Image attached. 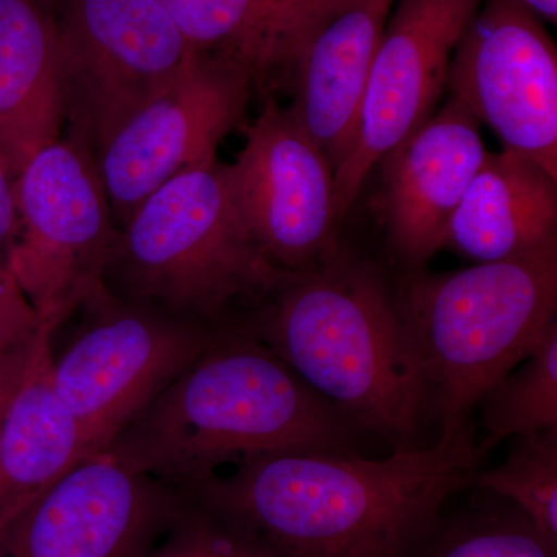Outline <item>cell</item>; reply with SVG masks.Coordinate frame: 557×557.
<instances>
[{
    "label": "cell",
    "mask_w": 557,
    "mask_h": 557,
    "mask_svg": "<svg viewBox=\"0 0 557 557\" xmlns=\"http://www.w3.org/2000/svg\"><path fill=\"white\" fill-rule=\"evenodd\" d=\"M81 310L86 324L67 351L51 359V384L87 448L97 453L108 449L220 330L116 298L109 289Z\"/></svg>",
    "instance_id": "cell-8"
},
{
    "label": "cell",
    "mask_w": 557,
    "mask_h": 557,
    "mask_svg": "<svg viewBox=\"0 0 557 557\" xmlns=\"http://www.w3.org/2000/svg\"><path fill=\"white\" fill-rule=\"evenodd\" d=\"M17 233L9 267L54 335L104 293L116 225L94 157L72 139L40 150L14 178Z\"/></svg>",
    "instance_id": "cell-6"
},
{
    "label": "cell",
    "mask_w": 557,
    "mask_h": 557,
    "mask_svg": "<svg viewBox=\"0 0 557 557\" xmlns=\"http://www.w3.org/2000/svg\"><path fill=\"white\" fill-rule=\"evenodd\" d=\"M64 126L54 14L40 0H0V159L16 177Z\"/></svg>",
    "instance_id": "cell-17"
},
{
    "label": "cell",
    "mask_w": 557,
    "mask_h": 557,
    "mask_svg": "<svg viewBox=\"0 0 557 557\" xmlns=\"http://www.w3.org/2000/svg\"><path fill=\"white\" fill-rule=\"evenodd\" d=\"M38 314L25 298L10 267L0 269V354L36 338Z\"/></svg>",
    "instance_id": "cell-24"
},
{
    "label": "cell",
    "mask_w": 557,
    "mask_h": 557,
    "mask_svg": "<svg viewBox=\"0 0 557 557\" xmlns=\"http://www.w3.org/2000/svg\"><path fill=\"white\" fill-rule=\"evenodd\" d=\"M298 17L302 36L318 24L339 0H285Z\"/></svg>",
    "instance_id": "cell-27"
},
{
    "label": "cell",
    "mask_w": 557,
    "mask_h": 557,
    "mask_svg": "<svg viewBox=\"0 0 557 557\" xmlns=\"http://www.w3.org/2000/svg\"><path fill=\"white\" fill-rule=\"evenodd\" d=\"M278 271L237 209L226 164L214 161L172 178L116 228L104 282L116 298L222 330Z\"/></svg>",
    "instance_id": "cell-4"
},
{
    "label": "cell",
    "mask_w": 557,
    "mask_h": 557,
    "mask_svg": "<svg viewBox=\"0 0 557 557\" xmlns=\"http://www.w3.org/2000/svg\"><path fill=\"white\" fill-rule=\"evenodd\" d=\"M51 338L40 329L24 380L0 418V528L91 454L51 384Z\"/></svg>",
    "instance_id": "cell-18"
},
{
    "label": "cell",
    "mask_w": 557,
    "mask_h": 557,
    "mask_svg": "<svg viewBox=\"0 0 557 557\" xmlns=\"http://www.w3.org/2000/svg\"><path fill=\"white\" fill-rule=\"evenodd\" d=\"M185 500L108 449L97 450L0 528V557H138Z\"/></svg>",
    "instance_id": "cell-12"
},
{
    "label": "cell",
    "mask_w": 557,
    "mask_h": 557,
    "mask_svg": "<svg viewBox=\"0 0 557 557\" xmlns=\"http://www.w3.org/2000/svg\"><path fill=\"white\" fill-rule=\"evenodd\" d=\"M468 429L437 445L248 458L186 496L225 512L282 557H421L474 472Z\"/></svg>",
    "instance_id": "cell-1"
},
{
    "label": "cell",
    "mask_w": 557,
    "mask_h": 557,
    "mask_svg": "<svg viewBox=\"0 0 557 557\" xmlns=\"http://www.w3.org/2000/svg\"><path fill=\"white\" fill-rule=\"evenodd\" d=\"M395 0H339L282 67L293 70V119L333 168L357 134L370 70Z\"/></svg>",
    "instance_id": "cell-15"
},
{
    "label": "cell",
    "mask_w": 557,
    "mask_h": 557,
    "mask_svg": "<svg viewBox=\"0 0 557 557\" xmlns=\"http://www.w3.org/2000/svg\"><path fill=\"white\" fill-rule=\"evenodd\" d=\"M480 3L395 0L370 70L357 134L335 170L339 222L373 168L435 112L458 39Z\"/></svg>",
    "instance_id": "cell-13"
},
{
    "label": "cell",
    "mask_w": 557,
    "mask_h": 557,
    "mask_svg": "<svg viewBox=\"0 0 557 557\" xmlns=\"http://www.w3.org/2000/svg\"><path fill=\"white\" fill-rule=\"evenodd\" d=\"M446 87L504 148L557 180V50L536 13L519 0H482Z\"/></svg>",
    "instance_id": "cell-10"
},
{
    "label": "cell",
    "mask_w": 557,
    "mask_h": 557,
    "mask_svg": "<svg viewBox=\"0 0 557 557\" xmlns=\"http://www.w3.org/2000/svg\"><path fill=\"white\" fill-rule=\"evenodd\" d=\"M255 83L244 62L193 53L174 83L113 135L95 164L116 228L172 178L218 161L220 143L247 126Z\"/></svg>",
    "instance_id": "cell-9"
},
{
    "label": "cell",
    "mask_w": 557,
    "mask_h": 557,
    "mask_svg": "<svg viewBox=\"0 0 557 557\" xmlns=\"http://www.w3.org/2000/svg\"><path fill=\"white\" fill-rule=\"evenodd\" d=\"M486 152L479 121L449 97L381 159L380 215L399 262L420 271L443 249L449 220Z\"/></svg>",
    "instance_id": "cell-14"
},
{
    "label": "cell",
    "mask_w": 557,
    "mask_h": 557,
    "mask_svg": "<svg viewBox=\"0 0 557 557\" xmlns=\"http://www.w3.org/2000/svg\"><path fill=\"white\" fill-rule=\"evenodd\" d=\"M468 486L511 502L557 545V431L516 438L504 463L472 472Z\"/></svg>",
    "instance_id": "cell-21"
},
{
    "label": "cell",
    "mask_w": 557,
    "mask_h": 557,
    "mask_svg": "<svg viewBox=\"0 0 557 557\" xmlns=\"http://www.w3.org/2000/svg\"><path fill=\"white\" fill-rule=\"evenodd\" d=\"M239 324L359 432L416 446L429 421L426 391L379 267L341 248L311 269L281 270Z\"/></svg>",
    "instance_id": "cell-3"
},
{
    "label": "cell",
    "mask_w": 557,
    "mask_h": 557,
    "mask_svg": "<svg viewBox=\"0 0 557 557\" xmlns=\"http://www.w3.org/2000/svg\"><path fill=\"white\" fill-rule=\"evenodd\" d=\"M528 7L533 13H536L542 20H547L556 24L557 21V0H519Z\"/></svg>",
    "instance_id": "cell-28"
},
{
    "label": "cell",
    "mask_w": 557,
    "mask_h": 557,
    "mask_svg": "<svg viewBox=\"0 0 557 557\" xmlns=\"http://www.w3.org/2000/svg\"><path fill=\"white\" fill-rule=\"evenodd\" d=\"M426 391L449 442L487 388L530 357L557 313V244L443 274L416 271L398 296Z\"/></svg>",
    "instance_id": "cell-5"
},
{
    "label": "cell",
    "mask_w": 557,
    "mask_h": 557,
    "mask_svg": "<svg viewBox=\"0 0 557 557\" xmlns=\"http://www.w3.org/2000/svg\"><path fill=\"white\" fill-rule=\"evenodd\" d=\"M421 557H557V545L515 505L486 507L443 523Z\"/></svg>",
    "instance_id": "cell-22"
},
{
    "label": "cell",
    "mask_w": 557,
    "mask_h": 557,
    "mask_svg": "<svg viewBox=\"0 0 557 557\" xmlns=\"http://www.w3.org/2000/svg\"><path fill=\"white\" fill-rule=\"evenodd\" d=\"M244 132V149L226 175L256 244L277 270L302 271L332 258L341 249L333 164L271 95Z\"/></svg>",
    "instance_id": "cell-11"
},
{
    "label": "cell",
    "mask_w": 557,
    "mask_h": 557,
    "mask_svg": "<svg viewBox=\"0 0 557 557\" xmlns=\"http://www.w3.org/2000/svg\"><path fill=\"white\" fill-rule=\"evenodd\" d=\"M138 557L282 556L225 512L186 496L164 533Z\"/></svg>",
    "instance_id": "cell-23"
},
{
    "label": "cell",
    "mask_w": 557,
    "mask_h": 557,
    "mask_svg": "<svg viewBox=\"0 0 557 557\" xmlns=\"http://www.w3.org/2000/svg\"><path fill=\"white\" fill-rule=\"evenodd\" d=\"M557 244V180L516 150L486 152L454 212L443 248L504 262Z\"/></svg>",
    "instance_id": "cell-16"
},
{
    "label": "cell",
    "mask_w": 557,
    "mask_h": 557,
    "mask_svg": "<svg viewBox=\"0 0 557 557\" xmlns=\"http://www.w3.org/2000/svg\"><path fill=\"white\" fill-rule=\"evenodd\" d=\"M40 2H42V5L46 7V9H49L51 13L54 14V11H57L61 0H40Z\"/></svg>",
    "instance_id": "cell-29"
},
{
    "label": "cell",
    "mask_w": 557,
    "mask_h": 557,
    "mask_svg": "<svg viewBox=\"0 0 557 557\" xmlns=\"http://www.w3.org/2000/svg\"><path fill=\"white\" fill-rule=\"evenodd\" d=\"M14 175L5 161L0 159V269L9 265L11 248L17 233Z\"/></svg>",
    "instance_id": "cell-26"
},
{
    "label": "cell",
    "mask_w": 557,
    "mask_h": 557,
    "mask_svg": "<svg viewBox=\"0 0 557 557\" xmlns=\"http://www.w3.org/2000/svg\"><path fill=\"white\" fill-rule=\"evenodd\" d=\"M65 138L94 159L168 89L193 51L161 0H61Z\"/></svg>",
    "instance_id": "cell-7"
},
{
    "label": "cell",
    "mask_w": 557,
    "mask_h": 557,
    "mask_svg": "<svg viewBox=\"0 0 557 557\" xmlns=\"http://www.w3.org/2000/svg\"><path fill=\"white\" fill-rule=\"evenodd\" d=\"M189 50L244 62L262 81L299 38L285 0H161Z\"/></svg>",
    "instance_id": "cell-19"
},
{
    "label": "cell",
    "mask_w": 557,
    "mask_h": 557,
    "mask_svg": "<svg viewBox=\"0 0 557 557\" xmlns=\"http://www.w3.org/2000/svg\"><path fill=\"white\" fill-rule=\"evenodd\" d=\"M485 435L474 445L475 460L508 438L557 431V321L518 368L480 399Z\"/></svg>",
    "instance_id": "cell-20"
},
{
    "label": "cell",
    "mask_w": 557,
    "mask_h": 557,
    "mask_svg": "<svg viewBox=\"0 0 557 557\" xmlns=\"http://www.w3.org/2000/svg\"><path fill=\"white\" fill-rule=\"evenodd\" d=\"M38 335H36V338H38ZM36 338L0 354V418H2L11 398L16 394L22 380H24L25 372H27L28 364H30Z\"/></svg>",
    "instance_id": "cell-25"
},
{
    "label": "cell",
    "mask_w": 557,
    "mask_h": 557,
    "mask_svg": "<svg viewBox=\"0 0 557 557\" xmlns=\"http://www.w3.org/2000/svg\"><path fill=\"white\" fill-rule=\"evenodd\" d=\"M359 429L239 322L110 443L124 465L188 494L226 465L307 450H355Z\"/></svg>",
    "instance_id": "cell-2"
}]
</instances>
